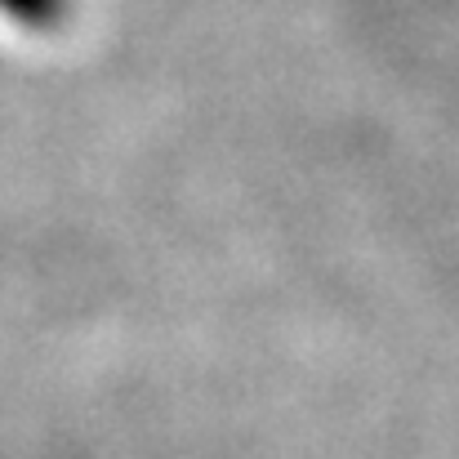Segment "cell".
<instances>
[{"label": "cell", "mask_w": 459, "mask_h": 459, "mask_svg": "<svg viewBox=\"0 0 459 459\" xmlns=\"http://www.w3.org/2000/svg\"><path fill=\"white\" fill-rule=\"evenodd\" d=\"M67 9H72V0H0V13H9L13 22L36 27V31L58 27Z\"/></svg>", "instance_id": "cell-1"}]
</instances>
